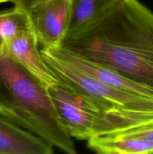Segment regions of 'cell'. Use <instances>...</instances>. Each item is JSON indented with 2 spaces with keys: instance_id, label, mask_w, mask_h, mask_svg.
Instances as JSON below:
<instances>
[{
  "instance_id": "1",
  "label": "cell",
  "mask_w": 153,
  "mask_h": 154,
  "mask_svg": "<svg viewBox=\"0 0 153 154\" xmlns=\"http://www.w3.org/2000/svg\"><path fill=\"white\" fill-rule=\"evenodd\" d=\"M61 47L153 90V12L138 0L111 1Z\"/></svg>"
},
{
  "instance_id": "2",
  "label": "cell",
  "mask_w": 153,
  "mask_h": 154,
  "mask_svg": "<svg viewBox=\"0 0 153 154\" xmlns=\"http://www.w3.org/2000/svg\"><path fill=\"white\" fill-rule=\"evenodd\" d=\"M0 115L68 154L76 150L54 108L47 88L0 52Z\"/></svg>"
},
{
  "instance_id": "3",
  "label": "cell",
  "mask_w": 153,
  "mask_h": 154,
  "mask_svg": "<svg viewBox=\"0 0 153 154\" xmlns=\"http://www.w3.org/2000/svg\"><path fill=\"white\" fill-rule=\"evenodd\" d=\"M40 51L62 84L86 98L111 119L114 125L111 132L153 124L152 99L110 87L78 70L49 50L42 48Z\"/></svg>"
},
{
  "instance_id": "4",
  "label": "cell",
  "mask_w": 153,
  "mask_h": 154,
  "mask_svg": "<svg viewBox=\"0 0 153 154\" xmlns=\"http://www.w3.org/2000/svg\"><path fill=\"white\" fill-rule=\"evenodd\" d=\"M47 90L57 115L72 138L88 141L113 131L111 119L84 96L61 83Z\"/></svg>"
},
{
  "instance_id": "5",
  "label": "cell",
  "mask_w": 153,
  "mask_h": 154,
  "mask_svg": "<svg viewBox=\"0 0 153 154\" xmlns=\"http://www.w3.org/2000/svg\"><path fill=\"white\" fill-rule=\"evenodd\" d=\"M38 45L44 49L61 47L70 31L72 0H43L28 11Z\"/></svg>"
},
{
  "instance_id": "6",
  "label": "cell",
  "mask_w": 153,
  "mask_h": 154,
  "mask_svg": "<svg viewBox=\"0 0 153 154\" xmlns=\"http://www.w3.org/2000/svg\"><path fill=\"white\" fill-rule=\"evenodd\" d=\"M38 42L33 29L21 32L0 45V52L11 59L47 88L59 84L38 49Z\"/></svg>"
},
{
  "instance_id": "7",
  "label": "cell",
  "mask_w": 153,
  "mask_h": 154,
  "mask_svg": "<svg viewBox=\"0 0 153 154\" xmlns=\"http://www.w3.org/2000/svg\"><path fill=\"white\" fill-rule=\"evenodd\" d=\"M53 147L0 115V154H52Z\"/></svg>"
},
{
  "instance_id": "8",
  "label": "cell",
  "mask_w": 153,
  "mask_h": 154,
  "mask_svg": "<svg viewBox=\"0 0 153 154\" xmlns=\"http://www.w3.org/2000/svg\"><path fill=\"white\" fill-rule=\"evenodd\" d=\"M88 147L102 154L153 153V143L139 137L124 133L104 134L88 140Z\"/></svg>"
},
{
  "instance_id": "9",
  "label": "cell",
  "mask_w": 153,
  "mask_h": 154,
  "mask_svg": "<svg viewBox=\"0 0 153 154\" xmlns=\"http://www.w3.org/2000/svg\"><path fill=\"white\" fill-rule=\"evenodd\" d=\"M29 29H32V27L27 11L14 6L0 11V45L21 32Z\"/></svg>"
},
{
  "instance_id": "10",
  "label": "cell",
  "mask_w": 153,
  "mask_h": 154,
  "mask_svg": "<svg viewBox=\"0 0 153 154\" xmlns=\"http://www.w3.org/2000/svg\"><path fill=\"white\" fill-rule=\"evenodd\" d=\"M111 1L112 0H72L73 15L69 32L92 19Z\"/></svg>"
},
{
  "instance_id": "11",
  "label": "cell",
  "mask_w": 153,
  "mask_h": 154,
  "mask_svg": "<svg viewBox=\"0 0 153 154\" xmlns=\"http://www.w3.org/2000/svg\"><path fill=\"white\" fill-rule=\"evenodd\" d=\"M118 133H124L128 135H134V136L139 137L144 140L153 143V124L147 125V126H138V127L130 128V129H121V130L116 131ZM112 133V132H110Z\"/></svg>"
},
{
  "instance_id": "12",
  "label": "cell",
  "mask_w": 153,
  "mask_h": 154,
  "mask_svg": "<svg viewBox=\"0 0 153 154\" xmlns=\"http://www.w3.org/2000/svg\"><path fill=\"white\" fill-rule=\"evenodd\" d=\"M43 0H9V2L14 4V6L17 8L23 10L28 12L31 8H32L34 5Z\"/></svg>"
},
{
  "instance_id": "13",
  "label": "cell",
  "mask_w": 153,
  "mask_h": 154,
  "mask_svg": "<svg viewBox=\"0 0 153 154\" xmlns=\"http://www.w3.org/2000/svg\"><path fill=\"white\" fill-rule=\"evenodd\" d=\"M9 2V0H0V4L3 2Z\"/></svg>"
}]
</instances>
